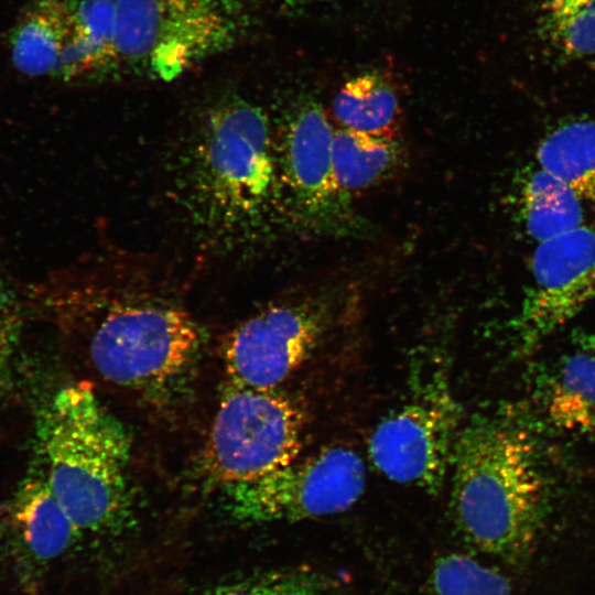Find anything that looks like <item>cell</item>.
Masks as SVG:
<instances>
[{
  "instance_id": "cell-1",
  "label": "cell",
  "mask_w": 595,
  "mask_h": 595,
  "mask_svg": "<svg viewBox=\"0 0 595 595\" xmlns=\"http://www.w3.org/2000/svg\"><path fill=\"white\" fill-rule=\"evenodd\" d=\"M163 282L137 261L109 253L53 281L54 298L88 320L91 361L105 379L153 392L190 368L199 327Z\"/></svg>"
},
{
  "instance_id": "cell-2",
  "label": "cell",
  "mask_w": 595,
  "mask_h": 595,
  "mask_svg": "<svg viewBox=\"0 0 595 595\" xmlns=\"http://www.w3.org/2000/svg\"><path fill=\"white\" fill-rule=\"evenodd\" d=\"M269 119L234 97L213 106L176 156L175 187L198 235L235 249L258 229L275 180Z\"/></svg>"
},
{
  "instance_id": "cell-3",
  "label": "cell",
  "mask_w": 595,
  "mask_h": 595,
  "mask_svg": "<svg viewBox=\"0 0 595 595\" xmlns=\"http://www.w3.org/2000/svg\"><path fill=\"white\" fill-rule=\"evenodd\" d=\"M450 472L451 506L466 540L507 562L524 560L545 513L533 441L505 420L477 416L461 429Z\"/></svg>"
},
{
  "instance_id": "cell-4",
  "label": "cell",
  "mask_w": 595,
  "mask_h": 595,
  "mask_svg": "<svg viewBox=\"0 0 595 595\" xmlns=\"http://www.w3.org/2000/svg\"><path fill=\"white\" fill-rule=\"evenodd\" d=\"M36 432L44 474L79 532L117 526L130 502V441L93 389L61 388L41 411Z\"/></svg>"
},
{
  "instance_id": "cell-5",
  "label": "cell",
  "mask_w": 595,
  "mask_h": 595,
  "mask_svg": "<svg viewBox=\"0 0 595 595\" xmlns=\"http://www.w3.org/2000/svg\"><path fill=\"white\" fill-rule=\"evenodd\" d=\"M110 68L171 80L242 35L237 0H112Z\"/></svg>"
},
{
  "instance_id": "cell-6",
  "label": "cell",
  "mask_w": 595,
  "mask_h": 595,
  "mask_svg": "<svg viewBox=\"0 0 595 595\" xmlns=\"http://www.w3.org/2000/svg\"><path fill=\"white\" fill-rule=\"evenodd\" d=\"M304 428L302 409L283 393L229 383L209 431L207 474L226 488L284 467L298 458Z\"/></svg>"
},
{
  "instance_id": "cell-7",
  "label": "cell",
  "mask_w": 595,
  "mask_h": 595,
  "mask_svg": "<svg viewBox=\"0 0 595 595\" xmlns=\"http://www.w3.org/2000/svg\"><path fill=\"white\" fill-rule=\"evenodd\" d=\"M366 469L353 450L325 447L248 483L225 488L239 520L262 523L343 512L363 495Z\"/></svg>"
},
{
  "instance_id": "cell-8",
  "label": "cell",
  "mask_w": 595,
  "mask_h": 595,
  "mask_svg": "<svg viewBox=\"0 0 595 595\" xmlns=\"http://www.w3.org/2000/svg\"><path fill=\"white\" fill-rule=\"evenodd\" d=\"M458 422L455 400L434 379L378 423L368 443L370 461L390 480L435 494L451 469Z\"/></svg>"
},
{
  "instance_id": "cell-9",
  "label": "cell",
  "mask_w": 595,
  "mask_h": 595,
  "mask_svg": "<svg viewBox=\"0 0 595 595\" xmlns=\"http://www.w3.org/2000/svg\"><path fill=\"white\" fill-rule=\"evenodd\" d=\"M595 298V229L581 225L538 242L531 278L513 333L520 353L532 351Z\"/></svg>"
},
{
  "instance_id": "cell-10",
  "label": "cell",
  "mask_w": 595,
  "mask_h": 595,
  "mask_svg": "<svg viewBox=\"0 0 595 595\" xmlns=\"http://www.w3.org/2000/svg\"><path fill=\"white\" fill-rule=\"evenodd\" d=\"M327 325L326 306L313 301L277 303L253 314L225 338L229 383L275 389L311 357Z\"/></svg>"
},
{
  "instance_id": "cell-11",
  "label": "cell",
  "mask_w": 595,
  "mask_h": 595,
  "mask_svg": "<svg viewBox=\"0 0 595 595\" xmlns=\"http://www.w3.org/2000/svg\"><path fill=\"white\" fill-rule=\"evenodd\" d=\"M106 55L102 22L80 0L37 1L22 17L11 39L12 63L29 76H99Z\"/></svg>"
},
{
  "instance_id": "cell-12",
  "label": "cell",
  "mask_w": 595,
  "mask_h": 595,
  "mask_svg": "<svg viewBox=\"0 0 595 595\" xmlns=\"http://www.w3.org/2000/svg\"><path fill=\"white\" fill-rule=\"evenodd\" d=\"M333 133L323 109L309 102L290 117L282 134V180L299 208L311 217H333L344 203L333 170Z\"/></svg>"
},
{
  "instance_id": "cell-13",
  "label": "cell",
  "mask_w": 595,
  "mask_h": 595,
  "mask_svg": "<svg viewBox=\"0 0 595 595\" xmlns=\"http://www.w3.org/2000/svg\"><path fill=\"white\" fill-rule=\"evenodd\" d=\"M4 520L22 562L28 565L57 559L79 533L43 470L21 482L7 506Z\"/></svg>"
},
{
  "instance_id": "cell-14",
  "label": "cell",
  "mask_w": 595,
  "mask_h": 595,
  "mask_svg": "<svg viewBox=\"0 0 595 595\" xmlns=\"http://www.w3.org/2000/svg\"><path fill=\"white\" fill-rule=\"evenodd\" d=\"M548 419L559 429L595 431V357L580 351L559 360L541 388Z\"/></svg>"
},
{
  "instance_id": "cell-15",
  "label": "cell",
  "mask_w": 595,
  "mask_h": 595,
  "mask_svg": "<svg viewBox=\"0 0 595 595\" xmlns=\"http://www.w3.org/2000/svg\"><path fill=\"white\" fill-rule=\"evenodd\" d=\"M538 166L566 184L582 201L595 202V120L556 126L540 141Z\"/></svg>"
},
{
  "instance_id": "cell-16",
  "label": "cell",
  "mask_w": 595,
  "mask_h": 595,
  "mask_svg": "<svg viewBox=\"0 0 595 595\" xmlns=\"http://www.w3.org/2000/svg\"><path fill=\"white\" fill-rule=\"evenodd\" d=\"M402 148L397 137L340 128L334 131L332 161L336 182L346 192L367 188L400 164Z\"/></svg>"
},
{
  "instance_id": "cell-17",
  "label": "cell",
  "mask_w": 595,
  "mask_h": 595,
  "mask_svg": "<svg viewBox=\"0 0 595 595\" xmlns=\"http://www.w3.org/2000/svg\"><path fill=\"white\" fill-rule=\"evenodd\" d=\"M582 199L562 181L536 169L519 191V213L526 231L538 242L583 225Z\"/></svg>"
},
{
  "instance_id": "cell-18",
  "label": "cell",
  "mask_w": 595,
  "mask_h": 595,
  "mask_svg": "<svg viewBox=\"0 0 595 595\" xmlns=\"http://www.w3.org/2000/svg\"><path fill=\"white\" fill-rule=\"evenodd\" d=\"M332 110L342 128L397 137L400 104L394 89L376 74L347 80L335 95Z\"/></svg>"
},
{
  "instance_id": "cell-19",
  "label": "cell",
  "mask_w": 595,
  "mask_h": 595,
  "mask_svg": "<svg viewBox=\"0 0 595 595\" xmlns=\"http://www.w3.org/2000/svg\"><path fill=\"white\" fill-rule=\"evenodd\" d=\"M542 23L552 44L563 53L595 55V0H544Z\"/></svg>"
},
{
  "instance_id": "cell-20",
  "label": "cell",
  "mask_w": 595,
  "mask_h": 595,
  "mask_svg": "<svg viewBox=\"0 0 595 595\" xmlns=\"http://www.w3.org/2000/svg\"><path fill=\"white\" fill-rule=\"evenodd\" d=\"M431 584L436 595H516L501 574L458 553L436 561Z\"/></svg>"
},
{
  "instance_id": "cell-21",
  "label": "cell",
  "mask_w": 595,
  "mask_h": 595,
  "mask_svg": "<svg viewBox=\"0 0 595 595\" xmlns=\"http://www.w3.org/2000/svg\"><path fill=\"white\" fill-rule=\"evenodd\" d=\"M214 595H331V592L312 575L292 574L232 586Z\"/></svg>"
},
{
  "instance_id": "cell-22",
  "label": "cell",
  "mask_w": 595,
  "mask_h": 595,
  "mask_svg": "<svg viewBox=\"0 0 595 595\" xmlns=\"http://www.w3.org/2000/svg\"><path fill=\"white\" fill-rule=\"evenodd\" d=\"M20 326L17 311L7 295L0 291V376L17 346Z\"/></svg>"
},
{
  "instance_id": "cell-23",
  "label": "cell",
  "mask_w": 595,
  "mask_h": 595,
  "mask_svg": "<svg viewBox=\"0 0 595 595\" xmlns=\"http://www.w3.org/2000/svg\"><path fill=\"white\" fill-rule=\"evenodd\" d=\"M574 337L582 351L595 357V329L577 332Z\"/></svg>"
},
{
  "instance_id": "cell-24",
  "label": "cell",
  "mask_w": 595,
  "mask_h": 595,
  "mask_svg": "<svg viewBox=\"0 0 595 595\" xmlns=\"http://www.w3.org/2000/svg\"><path fill=\"white\" fill-rule=\"evenodd\" d=\"M282 1L288 3V4L298 6V4H309V3H314V2H322V1H325V0H282Z\"/></svg>"
}]
</instances>
